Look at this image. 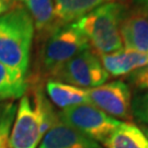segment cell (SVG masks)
Masks as SVG:
<instances>
[{"instance_id": "8", "label": "cell", "mask_w": 148, "mask_h": 148, "mask_svg": "<svg viewBox=\"0 0 148 148\" xmlns=\"http://www.w3.org/2000/svg\"><path fill=\"white\" fill-rule=\"evenodd\" d=\"M120 35L125 49L148 54V18L143 9L135 7L125 11L120 23Z\"/></svg>"}, {"instance_id": "12", "label": "cell", "mask_w": 148, "mask_h": 148, "mask_svg": "<svg viewBox=\"0 0 148 148\" xmlns=\"http://www.w3.org/2000/svg\"><path fill=\"white\" fill-rule=\"evenodd\" d=\"M45 89L51 101L62 110L82 103H88L87 89L84 88L49 79L46 82Z\"/></svg>"}, {"instance_id": "1", "label": "cell", "mask_w": 148, "mask_h": 148, "mask_svg": "<svg viewBox=\"0 0 148 148\" xmlns=\"http://www.w3.org/2000/svg\"><path fill=\"white\" fill-rule=\"evenodd\" d=\"M34 31L31 16L22 5L0 16V63L27 76Z\"/></svg>"}, {"instance_id": "22", "label": "cell", "mask_w": 148, "mask_h": 148, "mask_svg": "<svg viewBox=\"0 0 148 148\" xmlns=\"http://www.w3.org/2000/svg\"><path fill=\"white\" fill-rule=\"evenodd\" d=\"M142 130H143V132L145 133V135L148 137V127L147 126H144V125H142V127H140Z\"/></svg>"}, {"instance_id": "25", "label": "cell", "mask_w": 148, "mask_h": 148, "mask_svg": "<svg viewBox=\"0 0 148 148\" xmlns=\"http://www.w3.org/2000/svg\"><path fill=\"white\" fill-rule=\"evenodd\" d=\"M145 11V13H146V16H147V18H148V11H146V10H144Z\"/></svg>"}, {"instance_id": "5", "label": "cell", "mask_w": 148, "mask_h": 148, "mask_svg": "<svg viewBox=\"0 0 148 148\" xmlns=\"http://www.w3.org/2000/svg\"><path fill=\"white\" fill-rule=\"evenodd\" d=\"M52 78L75 87L91 89L106 84L109 74L98 54L88 47L64 64Z\"/></svg>"}, {"instance_id": "3", "label": "cell", "mask_w": 148, "mask_h": 148, "mask_svg": "<svg viewBox=\"0 0 148 148\" xmlns=\"http://www.w3.org/2000/svg\"><path fill=\"white\" fill-rule=\"evenodd\" d=\"M88 47V40L74 23L60 25L45 37L41 51V69L53 77L64 64Z\"/></svg>"}, {"instance_id": "7", "label": "cell", "mask_w": 148, "mask_h": 148, "mask_svg": "<svg viewBox=\"0 0 148 148\" xmlns=\"http://www.w3.org/2000/svg\"><path fill=\"white\" fill-rule=\"evenodd\" d=\"M9 136V148H37L43 135L41 122L30 97L24 95L16 108Z\"/></svg>"}, {"instance_id": "15", "label": "cell", "mask_w": 148, "mask_h": 148, "mask_svg": "<svg viewBox=\"0 0 148 148\" xmlns=\"http://www.w3.org/2000/svg\"><path fill=\"white\" fill-rule=\"evenodd\" d=\"M27 89L24 75L0 63V102L22 98Z\"/></svg>"}, {"instance_id": "9", "label": "cell", "mask_w": 148, "mask_h": 148, "mask_svg": "<svg viewBox=\"0 0 148 148\" xmlns=\"http://www.w3.org/2000/svg\"><path fill=\"white\" fill-rule=\"evenodd\" d=\"M40 148H104L59 120L41 140Z\"/></svg>"}, {"instance_id": "13", "label": "cell", "mask_w": 148, "mask_h": 148, "mask_svg": "<svg viewBox=\"0 0 148 148\" xmlns=\"http://www.w3.org/2000/svg\"><path fill=\"white\" fill-rule=\"evenodd\" d=\"M104 0H54L55 16L59 25L78 21Z\"/></svg>"}, {"instance_id": "16", "label": "cell", "mask_w": 148, "mask_h": 148, "mask_svg": "<svg viewBox=\"0 0 148 148\" xmlns=\"http://www.w3.org/2000/svg\"><path fill=\"white\" fill-rule=\"evenodd\" d=\"M33 106L40 117L41 133L44 137V135L59 121L58 113L55 112L53 106L49 103L41 88L35 89L33 93Z\"/></svg>"}, {"instance_id": "14", "label": "cell", "mask_w": 148, "mask_h": 148, "mask_svg": "<svg viewBox=\"0 0 148 148\" xmlns=\"http://www.w3.org/2000/svg\"><path fill=\"white\" fill-rule=\"evenodd\" d=\"M104 148H148V137L133 123H122L103 144Z\"/></svg>"}, {"instance_id": "17", "label": "cell", "mask_w": 148, "mask_h": 148, "mask_svg": "<svg viewBox=\"0 0 148 148\" xmlns=\"http://www.w3.org/2000/svg\"><path fill=\"white\" fill-rule=\"evenodd\" d=\"M16 113V106L14 103H5L0 116V148H9V136Z\"/></svg>"}, {"instance_id": "10", "label": "cell", "mask_w": 148, "mask_h": 148, "mask_svg": "<svg viewBox=\"0 0 148 148\" xmlns=\"http://www.w3.org/2000/svg\"><path fill=\"white\" fill-rule=\"evenodd\" d=\"M101 63L109 75L114 77L125 76L148 66V54L131 49H121L119 52L100 55Z\"/></svg>"}, {"instance_id": "6", "label": "cell", "mask_w": 148, "mask_h": 148, "mask_svg": "<svg viewBox=\"0 0 148 148\" xmlns=\"http://www.w3.org/2000/svg\"><path fill=\"white\" fill-rule=\"evenodd\" d=\"M88 103L116 120L132 121V93L122 80L87 89Z\"/></svg>"}, {"instance_id": "24", "label": "cell", "mask_w": 148, "mask_h": 148, "mask_svg": "<svg viewBox=\"0 0 148 148\" xmlns=\"http://www.w3.org/2000/svg\"><path fill=\"white\" fill-rule=\"evenodd\" d=\"M122 1H126V0H110V2H120V3Z\"/></svg>"}, {"instance_id": "19", "label": "cell", "mask_w": 148, "mask_h": 148, "mask_svg": "<svg viewBox=\"0 0 148 148\" xmlns=\"http://www.w3.org/2000/svg\"><path fill=\"white\" fill-rule=\"evenodd\" d=\"M127 81L137 90L148 91V66L139 68L126 77Z\"/></svg>"}, {"instance_id": "23", "label": "cell", "mask_w": 148, "mask_h": 148, "mask_svg": "<svg viewBox=\"0 0 148 148\" xmlns=\"http://www.w3.org/2000/svg\"><path fill=\"white\" fill-rule=\"evenodd\" d=\"M3 108H5V104L0 102V116H1V113H2V110H3Z\"/></svg>"}, {"instance_id": "18", "label": "cell", "mask_w": 148, "mask_h": 148, "mask_svg": "<svg viewBox=\"0 0 148 148\" xmlns=\"http://www.w3.org/2000/svg\"><path fill=\"white\" fill-rule=\"evenodd\" d=\"M133 119L148 127V91L138 92L132 98Z\"/></svg>"}, {"instance_id": "20", "label": "cell", "mask_w": 148, "mask_h": 148, "mask_svg": "<svg viewBox=\"0 0 148 148\" xmlns=\"http://www.w3.org/2000/svg\"><path fill=\"white\" fill-rule=\"evenodd\" d=\"M13 0H0V16L11 9Z\"/></svg>"}, {"instance_id": "11", "label": "cell", "mask_w": 148, "mask_h": 148, "mask_svg": "<svg viewBox=\"0 0 148 148\" xmlns=\"http://www.w3.org/2000/svg\"><path fill=\"white\" fill-rule=\"evenodd\" d=\"M21 3L31 16L34 27L40 36L46 37L56 27H60L55 16L54 0H13Z\"/></svg>"}, {"instance_id": "4", "label": "cell", "mask_w": 148, "mask_h": 148, "mask_svg": "<svg viewBox=\"0 0 148 148\" xmlns=\"http://www.w3.org/2000/svg\"><path fill=\"white\" fill-rule=\"evenodd\" d=\"M58 117L67 126L101 145L123 123L90 103H82L62 110Z\"/></svg>"}, {"instance_id": "2", "label": "cell", "mask_w": 148, "mask_h": 148, "mask_svg": "<svg viewBox=\"0 0 148 148\" xmlns=\"http://www.w3.org/2000/svg\"><path fill=\"white\" fill-rule=\"evenodd\" d=\"M126 8L120 2H106L74 22L95 53L106 55L123 48L120 23Z\"/></svg>"}, {"instance_id": "21", "label": "cell", "mask_w": 148, "mask_h": 148, "mask_svg": "<svg viewBox=\"0 0 148 148\" xmlns=\"http://www.w3.org/2000/svg\"><path fill=\"white\" fill-rule=\"evenodd\" d=\"M134 2H135L136 7L148 11V0H134Z\"/></svg>"}]
</instances>
